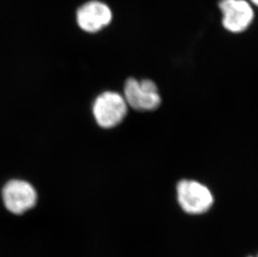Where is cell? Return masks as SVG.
I'll return each instance as SVG.
<instances>
[{"label": "cell", "instance_id": "1", "mask_svg": "<svg viewBox=\"0 0 258 257\" xmlns=\"http://www.w3.org/2000/svg\"><path fill=\"white\" fill-rule=\"evenodd\" d=\"M178 204L185 213L201 216L212 209L214 197L206 185L195 180H181L176 187Z\"/></svg>", "mask_w": 258, "mask_h": 257}, {"label": "cell", "instance_id": "2", "mask_svg": "<svg viewBox=\"0 0 258 257\" xmlns=\"http://www.w3.org/2000/svg\"><path fill=\"white\" fill-rule=\"evenodd\" d=\"M127 103L118 93L106 91L99 95L93 105V114L100 127L116 126L126 115Z\"/></svg>", "mask_w": 258, "mask_h": 257}, {"label": "cell", "instance_id": "3", "mask_svg": "<svg viewBox=\"0 0 258 257\" xmlns=\"http://www.w3.org/2000/svg\"><path fill=\"white\" fill-rule=\"evenodd\" d=\"M124 92L127 104L137 110H153L161 104L157 86L151 80L131 78L125 82Z\"/></svg>", "mask_w": 258, "mask_h": 257}, {"label": "cell", "instance_id": "4", "mask_svg": "<svg viewBox=\"0 0 258 257\" xmlns=\"http://www.w3.org/2000/svg\"><path fill=\"white\" fill-rule=\"evenodd\" d=\"M3 202L8 211L21 215L33 208L37 202V192L29 182L12 180L5 184L2 190Z\"/></svg>", "mask_w": 258, "mask_h": 257}, {"label": "cell", "instance_id": "5", "mask_svg": "<svg viewBox=\"0 0 258 257\" xmlns=\"http://www.w3.org/2000/svg\"><path fill=\"white\" fill-rule=\"evenodd\" d=\"M219 8L225 29L238 34L248 29L254 20V10L246 0H221Z\"/></svg>", "mask_w": 258, "mask_h": 257}, {"label": "cell", "instance_id": "6", "mask_svg": "<svg viewBox=\"0 0 258 257\" xmlns=\"http://www.w3.org/2000/svg\"><path fill=\"white\" fill-rule=\"evenodd\" d=\"M112 11L105 3L90 1L80 7L76 20L82 30L87 33H96L110 25L112 20Z\"/></svg>", "mask_w": 258, "mask_h": 257}, {"label": "cell", "instance_id": "7", "mask_svg": "<svg viewBox=\"0 0 258 257\" xmlns=\"http://www.w3.org/2000/svg\"><path fill=\"white\" fill-rule=\"evenodd\" d=\"M250 2H251L252 5L258 7V0H250Z\"/></svg>", "mask_w": 258, "mask_h": 257}, {"label": "cell", "instance_id": "8", "mask_svg": "<svg viewBox=\"0 0 258 257\" xmlns=\"http://www.w3.org/2000/svg\"><path fill=\"white\" fill-rule=\"evenodd\" d=\"M246 257H258V253H257V254H256V255H247V256H246Z\"/></svg>", "mask_w": 258, "mask_h": 257}]
</instances>
